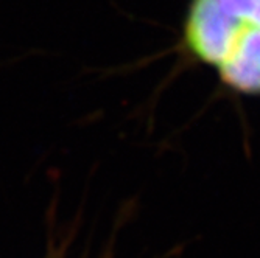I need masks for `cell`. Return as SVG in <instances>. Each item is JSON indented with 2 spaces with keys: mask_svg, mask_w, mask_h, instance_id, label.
Returning a JSON list of instances; mask_svg holds the SVG:
<instances>
[{
  "mask_svg": "<svg viewBox=\"0 0 260 258\" xmlns=\"http://www.w3.org/2000/svg\"><path fill=\"white\" fill-rule=\"evenodd\" d=\"M217 4L239 25L260 30V0H217Z\"/></svg>",
  "mask_w": 260,
  "mask_h": 258,
  "instance_id": "6da1fadb",
  "label": "cell"
}]
</instances>
